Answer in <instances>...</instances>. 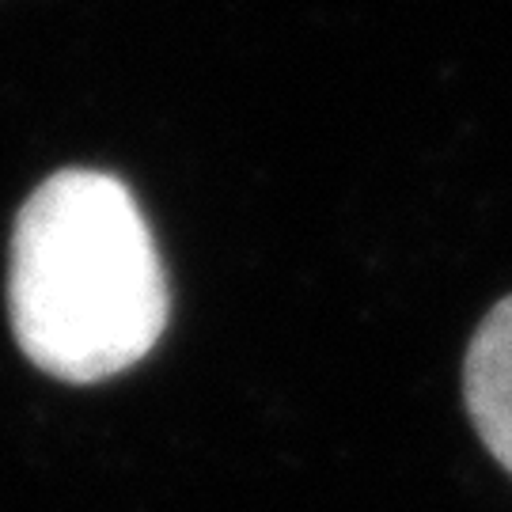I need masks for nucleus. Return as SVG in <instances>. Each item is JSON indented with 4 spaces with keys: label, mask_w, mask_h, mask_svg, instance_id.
<instances>
[{
    "label": "nucleus",
    "mask_w": 512,
    "mask_h": 512,
    "mask_svg": "<svg viewBox=\"0 0 512 512\" xmlns=\"http://www.w3.org/2000/svg\"><path fill=\"white\" fill-rule=\"evenodd\" d=\"M167 308L156 239L122 179L69 167L23 202L8 311L35 368L69 384L110 380L145 361Z\"/></svg>",
    "instance_id": "f257e3e1"
},
{
    "label": "nucleus",
    "mask_w": 512,
    "mask_h": 512,
    "mask_svg": "<svg viewBox=\"0 0 512 512\" xmlns=\"http://www.w3.org/2000/svg\"><path fill=\"white\" fill-rule=\"evenodd\" d=\"M463 399L482 444L512 475V296L482 319L467 346Z\"/></svg>",
    "instance_id": "f03ea898"
}]
</instances>
